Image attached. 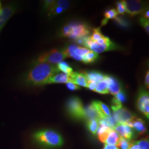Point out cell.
Returning <instances> with one entry per match:
<instances>
[{
  "instance_id": "cell-1",
  "label": "cell",
  "mask_w": 149,
  "mask_h": 149,
  "mask_svg": "<svg viewBox=\"0 0 149 149\" xmlns=\"http://www.w3.org/2000/svg\"><path fill=\"white\" fill-rule=\"evenodd\" d=\"M31 144L38 149H55L63 144V139L60 134L48 128L33 132L30 135Z\"/></svg>"
},
{
  "instance_id": "cell-2",
  "label": "cell",
  "mask_w": 149,
  "mask_h": 149,
  "mask_svg": "<svg viewBox=\"0 0 149 149\" xmlns=\"http://www.w3.org/2000/svg\"><path fill=\"white\" fill-rule=\"evenodd\" d=\"M57 66L48 63H37L25 78V82L30 85H43L49 78L58 74Z\"/></svg>"
},
{
  "instance_id": "cell-3",
  "label": "cell",
  "mask_w": 149,
  "mask_h": 149,
  "mask_svg": "<svg viewBox=\"0 0 149 149\" xmlns=\"http://www.w3.org/2000/svg\"><path fill=\"white\" fill-rule=\"evenodd\" d=\"M67 58L64 50L54 49L41 55L38 58L37 63H48L54 65V64H59Z\"/></svg>"
},
{
  "instance_id": "cell-4",
  "label": "cell",
  "mask_w": 149,
  "mask_h": 149,
  "mask_svg": "<svg viewBox=\"0 0 149 149\" xmlns=\"http://www.w3.org/2000/svg\"><path fill=\"white\" fill-rule=\"evenodd\" d=\"M66 108L70 114L76 119L84 118V108L79 98L72 97L66 103Z\"/></svg>"
},
{
  "instance_id": "cell-5",
  "label": "cell",
  "mask_w": 149,
  "mask_h": 149,
  "mask_svg": "<svg viewBox=\"0 0 149 149\" xmlns=\"http://www.w3.org/2000/svg\"><path fill=\"white\" fill-rule=\"evenodd\" d=\"M113 111V117L118 124H127L131 122L135 118L133 114L127 108L120 107H112Z\"/></svg>"
},
{
  "instance_id": "cell-6",
  "label": "cell",
  "mask_w": 149,
  "mask_h": 149,
  "mask_svg": "<svg viewBox=\"0 0 149 149\" xmlns=\"http://www.w3.org/2000/svg\"><path fill=\"white\" fill-rule=\"evenodd\" d=\"M122 2L125 7V12L131 17L139 15L145 10L144 4L141 1L129 0L122 1Z\"/></svg>"
},
{
  "instance_id": "cell-7",
  "label": "cell",
  "mask_w": 149,
  "mask_h": 149,
  "mask_svg": "<svg viewBox=\"0 0 149 149\" xmlns=\"http://www.w3.org/2000/svg\"><path fill=\"white\" fill-rule=\"evenodd\" d=\"M137 106L139 111L144 114V116L149 119V92H147V91L141 89L139 91Z\"/></svg>"
},
{
  "instance_id": "cell-8",
  "label": "cell",
  "mask_w": 149,
  "mask_h": 149,
  "mask_svg": "<svg viewBox=\"0 0 149 149\" xmlns=\"http://www.w3.org/2000/svg\"><path fill=\"white\" fill-rule=\"evenodd\" d=\"M70 25L72 29L69 37L70 38L75 40L76 39L88 37L90 34V28L85 24L76 23L70 24Z\"/></svg>"
},
{
  "instance_id": "cell-9",
  "label": "cell",
  "mask_w": 149,
  "mask_h": 149,
  "mask_svg": "<svg viewBox=\"0 0 149 149\" xmlns=\"http://www.w3.org/2000/svg\"><path fill=\"white\" fill-rule=\"evenodd\" d=\"M16 7L14 5H10L3 8L0 11V31L5 26L7 22L9 20L15 12Z\"/></svg>"
},
{
  "instance_id": "cell-10",
  "label": "cell",
  "mask_w": 149,
  "mask_h": 149,
  "mask_svg": "<svg viewBox=\"0 0 149 149\" xmlns=\"http://www.w3.org/2000/svg\"><path fill=\"white\" fill-rule=\"evenodd\" d=\"M114 130L121 138L130 141L133 138V130L127 124H118Z\"/></svg>"
},
{
  "instance_id": "cell-11",
  "label": "cell",
  "mask_w": 149,
  "mask_h": 149,
  "mask_svg": "<svg viewBox=\"0 0 149 149\" xmlns=\"http://www.w3.org/2000/svg\"><path fill=\"white\" fill-rule=\"evenodd\" d=\"M108 85L109 93L112 95H116L121 91V86L116 79L114 77L105 74L104 79Z\"/></svg>"
},
{
  "instance_id": "cell-12",
  "label": "cell",
  "mask_w": 149,
  "mask_h": 149,
  "mask_svg": "<svg viewBox=\"0 0 149 149\" xmlns=\"http://www.w3.org/2000/svg\"><path fill=\"white\" fill-rule=\"evenodd\" d=\"M117 45L112 42L104 44L103 45H99L96 42H93L90 46L91 49L96 53H101L104 52L113 50L117 49Z\"/></svg>"
},
{
  "instance_id": "cell-13",
  "label": "cell",
  "mask_w": 149,
  "mask_h": 149,
  "mask_svg": "<svg viewBox=\"0 0 149 149\" xmlns=\"http://www.w3.org/2000/svg\"><path fill=\"white\" fill-rule=\"evenodd\" d=\"M70 77L69 75L64 73L56 74L52 76L47 80L44 85L52 84H64L70 82Z\"/></svg>"
},
{
  "instance_id": "cell-14",
  "label": "cell",
  "mask_w": 149,
  "mask_h": 149,
  "mask_svg": "<svg viewBox=\"0 0 149 149\" xmlns=\"http://www.w3.org/2000/svg\"><path fill=\"white\" fill-rule=\"evenodd\" d=\"M70 77L71 83L74 84L79 86H82L87 87L88 82L87 78L84 73L74 72H73L71 74H69Z\"/></svg>"
},
{
  "instance_id": "cell-15",
  "label": "cell",
  "mask_w": 149,
  "mask_h": 149,
  "mask_svg": "<svg viewBox=\"0 0 149 149\" xmlns=\"http://www.w3.org/2000/svg\"><path fill=\"white\" fill-rule=\"evenodd\" d=\"M92 104L95 107L100 118H105L111 116L109 108L104 103L98 101H95L92 102Z\"/></svg>"
},
{
  "instance_id": "cell-16",
  "label": "cell",
  "mask_w": 149,
  "mask_h": 149,
  "mask_svg": "<svg viewBox=\"0 0 149 149\" xmlns=\"http://www.w3.org/2000/svg\"><path fill=\"white\" fill-rule=\"evenodd\" d=\"M125 124L130 128H133L139 133H144L146 130L145 123L141 119L135 118L132 121L127 123Z\"/></svg>"
},
{
  "instance_id": "cell-17",
  "label": "cell",
  "mask_w": 149,
  "mask_h": 149,
  "mask_svg": "<svg viewBox=\"0 0 149 149\" xmlns=\"http://www.w3.org/2000/svg\"><path fill=\"white\" fill-rule=\"evenodd\" d=\"M84 118L87 120L90 119H100V117L92 103L84 108Z\"/></svg>"
},
{
  "instance_id": "cell-18",
  "label": "cell",
  "mask_w": 149,
  "mask_h": 149,
  "mask_svg": "<svg viewBox=\"0 0 149 149\" xmlns=\"http://www.w3.org/2000/svg\"><path fill=\"white\" fill-rule=\"evenodd\" d=\"M104 143L107 145L119 146L120 143V138L114 130H112L108 134Z\"/></svg>"
},
{
  "instance_id": "cell-19",
  "label": "cell",
  "mask_w": 149,
  "mask_h": 149,
  "mask_svg": "<svg viewBox=\"0 0 149 149\" xmlns=\"http://www.w3.org/2000/svg\"><path fill=\"white\" fill-rule=\"evenodd\" d=\"M127 97L124 91L121 90L117 95H114V97L112 100V106L114 107H122V103L126 101Z\"/></svg>"
},
{
  "instance_id": "cell-20",
  "label": "cell",
  "mask_w": 149,
  "mask_h": 149,
  "mask_svg": "<svg viewBox=\"0 0 149 149\" xmlns=\"http://www.w3.org/2000/svg\"><path fill=\"white\" fill-rule=\"evenodd\" d=\"M84 74L86 76L87 82L93 81L97 83L104 80L105 77V74L96 71H90L84 72Z\"/></svg>"
},
{
  "instance_id": "cell-21",
  "label": "cell",
  "mask_w": 149,
  "mask_h": 149,
  "mask_svg": "<svg viewBox=\"0 0 149 149\" xmlns=\"http://www.w3.org/2000/svg\"><path fill=\"white\" fill-rule=\"evenodd\" d=\"M111 130H112V129L110 128L100 126V127L97 130L98 135V138L100 139V140L102 143H104L106 139L107 138V137L108 136V134Z\"/></svg>"
},
{
  "instance_id": "cell-22",
  "label": "cell",
  "mask_w": 149,
  "mask_h": 149,
  "mask_svg": "<svg viewBox=\"0 0 149 149\" xmlns=\"http://www.w3.org/2000/svg\"><path fill=\"white\" fill-rule=\"evenodd\" d=\"M87 126L89 131L93 135H95L98 128L100 127V123L98 119H90L87 120Z\"/></svg>"
},
{
  "instance_id": "cell-23",
  "label": "cell",
  "mask_w": 149,
  "mask_h": 149,
  "mask_svg": "<svg viewBox=\"0 0 149 149\" xmlns=\"http://www.w3.org/2000/svg\"><path fill=\"white\" fill-rule=\"evenodd\" d=\"M98 58V54L93 51H90L82 57V61L86 64H91L94 63Z\"/></svg>"
},
{
  "instance_id": "cell-24",
  "label": "cell",
  "mask_w": 149,
  "mask_h": 149,
  "mask_svg": "<svg viewBox=\"0 0 149 149\" xmlns=\"http://www.w3.org/2000/svg\"><path fill=\"white\" fill-rule=\"evenodd\" d=\"M96 92L100 94H107L109 93L108 85L105 80H103L97 83L96 88L94 90Z\"/></svg>"
},
{
  "instance_id": "cell-25",
  "label": "cell",
  "mask_w": 149,
  "mask_h": 149,
  "mask_svg": "<svg viewBox=\"0 0 149 149\" xmlns=\"http://www.w3.org/2000/svg\"><path fill=\"white\" fill-rule=\"evenodd\" d=\"M47 11H48L49 16H55L60 14L64 12V10L62 7L56 5L54 1L53 3L48 8Z\"/></svg>"
},
{
  "instance_id": "cell-26",
  "label": "cell",
  "mask_w": 149,
  "mask_h": 149,
  "mask_svg": "<svg viewBox=\"0 0 149 149\" xmlns=\"http://www.w3.org/2000/svg\"><path fill=\"white\" fill-rule=\"evenodd\" d=\"M57 68L59 71H61L66 74H70L73 72L72 69L70 67L69 64L65 61H61L58 64Z\"/></svg>"
},
{
  "instance_id": "cell-27",
  "label": "cell",
  "mask_w": 149,
  "mask_h": 149,
  "mask_svg": "<svg viewBox=\"0 0 149 149\" xmlns=\"http://www.w3.org/2000/svg\"><path fill=\"white\" fill-rule=\"evenodd\" d=\"M93 34L91 36L90 38L91 40L93 42H96L98 40L104 37V36L102 34L101 29L100 28H94L93 30Z\"/></svg>"
},
{
  "instance_id": "cell-28",
  "label": "cell",
  "mask_w": 149,
  "mask_h": 149,
  "mask_svg": "<svg viewBox=\"0 0 149 149\" xmlns=\"http://www.w3.org/2000/svg\"><path fill=\"white\" fill-rule=\"evenodd\" d=\"M118 13L116 10L114 8H112L111 10H107L104 13V15L105 18L109 19H114L116 18L118 16Z\"/></svg>"
},
{
  "instance_id": "cell-29",
  "label": "cell",
  "mask_w": 149,
  "mask_h": 149,
  "mask_svg": "<svg viewBox=\"0 0 149 149\" xmlns=\"http://www.w3.org/2000/svg\"><path fill=\"white\" fill-rule=\"evenodd\" d=\"M78 46L74 44H72L71 45L69 46L68 48H66L65 50H64L65 53L66 54L67 57L70 58V57H72V56L74 54L75 50L76 48H77Z\"/></svg>"
},
{
  "instance_id": "cell-30",
  "label": "cell",
  "mask_w": 149,
  "mask_h": 149,
  "mask_svg": "<svg viewBox=\"0 0 149 149\" xmlns=\"http://www.w3.org/2000/svg\"><path fill=\"white\" fill-rule=\"evenodd\" d=\"M90 51V50L87 48H84V47H77V48H76V49L75 50L74 54L78 56L83 57L87 54Z\"/></svg>"
},
{
  "instance_id": "cell-31",
  "label": "cell",
  "mask_w": 149,
  "mask_h": 149,
  "mask_svg": "<svg viewBox=\"0 0 149 149\" xmlns=\"http://www.w3.org/2000/svg\"><path fill=\"white\" fill-rule=\"evenodd\" d=\"M71 27L70 26V25L69 24L68 26H66L61 29V36L64 37H70L71 33Z\"/></svg>"
},
{
  "instance_id": "cell-32",
  "label": "cell",
  "mask_w": 149,
  "mask_h": 149,
  "mask_svg": "<svg viewBox=\"0 0 149 149\" xmlns=\"http://www.w3.org/2000/svg\"><path fill=\"white\" fill-rule=\"evenodd\" d=\"M55 3L56 5L62 7L64 9V11L68 10L70 7V2L68 1L65 0H59L55 1Z\"/></svg>"
},
{
  "instance_id": "cell-33",
  "label": "cell",
  "mask_w": 149,
  "mask_h": 149,
  "mask_svg": "<svg viewBox=\"0 0 149 149\" xmlns=\"http://www.w3.org/2000/svg\"><path fill=\"white\" fill-rule=\"evenodd\" d=\"M139 149H149V140L146 138L138 141Z\"/></svg>"
},
{
  "instance_id": "cell-34",
  "label": "cell",
  "mask_w": 149,
  "mask_h": 149,
  "mask_svg": "<svg viewBox=\"0 0 149 149\" xmlns=\"http://www.w3.org/2000/svg\"><path fill=\"white\" fill-rule=\"evenodd\" d=\"M116 6H117L116 11L117 12L118 14L123 15L125 12V9L124 5L122 1L117 2L116 3Z\"/></svg>"
},
{
  "instance_id": "cell-35",
  "label": "cell",
  "mask_w": 149,
  "mask_h": 149,
  "mask_svg": "<svg viewBox=\"0 0 149 149\" xmlns=\"http://www.w3.org/2000/svg\"><path fill=\"white\" fill-rule=\"evenodd\" d=\"M120 138V146L121 149H129V147L131 144V141L130 140H128L127 139Z\"/></svg>"
},
{
  "instance_id": "cell-36",
  "label": "cell",
  "mask_w": 149,
  "mask_h": 149,
  "mask_svg": "<svg viewBox=\"0 0 149 149\" xmlns=\"http://www.w3.org/2000/svg\"><path fill=\"white\" fill-rule=\"evenodd\" d=\"M140 23L141 26L144 27L146 32L149 34V19H146L144 17H141L140 19Z\"/></svg>"
},
{
  "instance_id": "cell-37",
  "label": "cell",
  "mask_w": 149,
  "mask_h": 149,
  "mask_svg": "<svg viewBox=\"0 0 149 149\" xmlns=\"http://www.w3.org/2000/svg\"><path fill=\"white\" fill-rule=\"evenodd\" d=\"M66 87L68 89L71 91L79 90L81 88L79 86L77 85L73 84V83H71V82L67 83Z\"/></svg>"
},
{
  "instance_id": "cell-38",
  "label": "cell",
  "mask_w": 149,
  "mask_h": 149,
  "mask_svg": "<svg viewBox=\"0 0 149 149\" xmlns=\"http://www.w3.org/2000/svg\"><path fill=\"white\" fill-rule=\"evenodd\" d=\"M110 42H111V40L109 39V38L104 37L100 39L97 41H96V43H97L99 45H103V44H104L109 43Z\"/></svg>"
},
{
  "instance_id": "cell-39",
  "label": "cell",
  "mask_w": 149,
  "mask_h": 149,
  "mask_svg": "<svg viewBox=\"0 0 149 149\" xmlns=\"http://www.w3.org/2000/svg\"><path fill=\"white\" fill-rule=\"evenodd\" d=\"M114 19L116 20V21L119 24L123 26L124 27H126L128 25L127 23L124 21V19H123L120 17H118V16L116 18H114Z\"/></svg>"
},
{
  "instance_id": "cell-40",
  "label": "cell",
  "mask_w": 149,
  "mask_h": 149,
  "mask_svg": "<svg viewBox=\"0 0 149 149\" xmlns=\"http://www.w3.org/2000/svg\"><path fill=\"white\" fill-rule=\"evenodd\" d=\"M97 84V83L96 82L89 81V82H88L87 88H88L90 90L94 91L95 90V88H96Z\"/></svg>"
},
{
  "instance_id": "cell-41",
  "label": "cell",
  "mask_w": 149,
  "mask_h": 149,
  "mask_svg": "<svg viewBox=\"0 0 149 149\" xmlns=\"http://www.w3.org/2000/svg\"><path fill=\"white\" fill-rule=\"evenodd\" d=\"M54 1L53 0H47L44 1V7L45 10H48V8L51 6V5L53 3Z\"/></svg>"
},
{
  "instance_id": "cell-42",
  "label": "cell",
  "mask_w": 149,
  "mask_h": 149,
  "mask_svg": "<svg viewBox=\"0 0 149 149\" xmlns=\"http://www.w3.org/2000/svg\"><path fill=\"white\" fill-rule=\"evenodd\" d=\"M145 85L146 87L148 88V90L149 89V70H148L146 76H145Z\"/></svg>"
},
{
  "instance_id": "cell-43",
  "label": "cell",
  "mask_w": 149,
  "mask_h": 149,
  "mask_svg": "<svg viewBox=\"0 0 149 149\" xmlns=\"http://www.w3.org/2000/svg\"><path fill=\"white\" fill-rule=\"evenodd\" d=\"M129 149H139L138 141H131V144Z\"/></svg>"
},
{
  "instance_id": "cell-44",
  "label": "cell",
  "mask_w": 149,
  "mask_h": 149,
  "mask_svg": "<svg viewBox=\"0 0 149 149\" xmlns=\"http://www.w3.org/2000/svg\"><path fill=\"white\" fill-rule=\"evenodd\" d=\"M103 149H119L116 146L112 145H104Z\"/></svg>"
},
{
  "instance_id": "cell-45",
  "label": "cell",
  "mask_w": 149,
  "mask_h": 149,
  "mask_svg": "<svg viewBox=\"0 0 149 149\" xmlns=\"http://www.w3.org/2000/svg\"><path fill=\"white\" fill-rule=\"evenodd\" d=\"M72 58H74V60H79V61H82V57L80 56H78V55H77L75 54L72 56Z\"/></svg>"
},
{
  "instance_id": "cell-46",
  "label": "cell",
  "mask_w": 149,
  "mask_h": 149,
  "mask_svg": "<svg viewBox=\"0 0 149 149\" xmlns=\"http://www.w3.org/2000/svg\"><path fill=\"white\" fill-rule=\"evenodd\" d=\"M108 19H107L105 18V19H104L103 20H102V21L101 22V26H104V25H106L107 24V22H108Z\"/></svg>"
},
{
  "instance_id": "cell-47",
  "label": "cell",
  "mask_w": 149,
  "mask_h": 149,
  "mask_svg": "<svg viewBox=\"0 0 149 149\" xmlns=\"http://www.w3.org/2000/svg\"><path fill=\"white\" fill-rule=\"evenodd\" d=\"M2 9V7H1V2H0V11Z\"/></svg>"
}]
</instances>
